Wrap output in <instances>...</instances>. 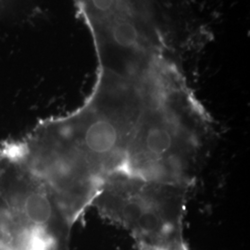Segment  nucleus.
<instances>
[{
	"mask_svg": "<svg viewBox=\"0 0 250 250\" xmlns=\"http://www.w3.org/2000/svg\"><path fill=\"white\" fill-rule=\"evenodd\" d=\"M160 71L159 62L152 60L121 64L104 61L95 89L83 107L9 140L73 225L91 207L106 179L122 170Z\"/></svg>",
	"mask_w": 250,
	"mask_h": 250,
	"instance_id": "nucleus-1",
	"label": "nucleus"
},
{
	"mask_svg": "<svg viewBox=\"0 0 250 250\" xmlns=\"http://www.w3.org/2000/svg\"><path fill=\"white\" fill-rule=\"evenodd\" d=\"M212 136L209 117L180 73L165 63L139 118L121 170L190 188Z\"/></svg>",
	"mask_w": 250,
	"mask_h": 250,
	"instance_id": "nucleus-2",
	"label": "nucleus"
},
{
	"mask_svg": "<svg viewBox=\"0 0 250 250\" xmlns=\"http://www.w3.org/2000/svg\"><path fill=\"white\" fill-rule=\"evenodd\" d=\"M189 188L119 170L106 179L91 207L129 232L138 250H151L184 239Z\"/></svg>",
	"mask_w": 250,
	"mask_h": 250,
	"instance_id": "nucleus-3",
	"label": "nucleus"
},
{
	"mask_svg": "<svg viewBox=\"0 0 250 250\" xmlns=\"http://www.w3.org/2000/svg\"><path fill=\"white\" fill-rule=\"evenodd\" d=\"M151 250H189V249H188L187 243L185 242L184 239H182V240H179V241L170 244L168 246Z\"/></svg>",
	"mask_w": 250,
	"mask_h": 250,
	"instance_id": "nucleus-4",
	"label": "nucleus"
}]
</instances>
